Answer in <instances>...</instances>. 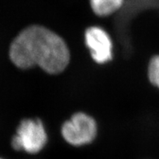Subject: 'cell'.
<instances>
[{
    "label": "cell",
    "mask_w": 159,
    "mask_h": 159,
    "mask_svg": "<svg viewBox=\"0 0 159 159\" xmlns=\"http://www.w3.org/2000/svg\"><path fill=\"white\" fill-rule=\"evenodd\" d=\"M64 140L74 146L89 144L97 135V124L91 116L84 113H76L62 127Z\"/></svg>",
    "instance_id": "3957f363"
},
{
    "label": "cell",
    "mask_w": 159,
    "mask_h": 159,
    "mask_svg": "<svg viewBox=\"0 0 159 159\" xmlns=\"http://www.w3.org/2000/svg\"><path fill=\"white\" fill-rule=\"evenodd\" d=\"M148 76L152 84L159 89V55H155L150 59L148 67Z\"/></svg>",
    "instance_id": "8992f818"
},
{
    "label": "cell",
    "mask_w": 159,
    "mask_h": 159,
    "mask_svg": "<svg viewBox=\"0 0 159 159\" xmlns=\"http://www.w3.org/2000/svg\"><path fill=\"white\" fill-rule=\"evenodd\" d=\"M85 42L95 62L102 64L112 59V42L109 34L102 28L92 26L87 29Z\"/></svg>",
    "instance_id": "277c9868"
},
{
    "label": "cell",
    "mask_w": 159,
    "mask_h": 159,
    "mask_svg": "<svg viewBox=\"0 0 159 159\" xmlns=\"http://www.w3.org/2000/svg\"><path fill=\"white\" fill-rule=\"evenodd\" d=\"M10 59L21 69L38 66L49 74H59L69 63L65 42L51 30L32 25L21 31L11 45Z\"/></svg>",
    "instance_id": "6da1fadb"
},
{
    "label": "cell",
    "mask_w": 159,
    "mask_h": 159,
    "mask_svg": "<svg viewBox=\"0 0 159 159\" xmlns=\"http://www.w3.org/2000/svg\"><path fill=\"white\" fill-rule=\"evenodd\" d=\"M0 159H2V158H1V157H0Z\"/></svg>",
    "instance_id": "52a82bcc"
},
{
    "label": "cell",
    "mask_w": 159,
    "mask_h": 159,
    "mask_svg": "<svg viewBox=\"0 0 159 159\" xmlns=\"http://www.w3.org/2000/svg\"><path fill=\"white\" fill-rule=\"evenodd\" d=\"M47 142V135L42 122L39 119H24L13 136L11 145L16 150H23L28 153H37Z\"/></svg>",
    "instance_id": "7a4b0ae2"
},
{
    "label": "cell",
    "mask_w": 159,
    "mask_h": 159,
    "mask_svg": "<svg viewBox=\"0 0 159 159\" xmlns=\"http://www.w3.org/2000/svg\"><path fill=\"white\" fill-rule=\"evenodd\" d=\"M93 12L98 16H107L117 11L124 0H89Z\"/></svg>",
    "instance_id": "5b68a950"
}]
</instances>
